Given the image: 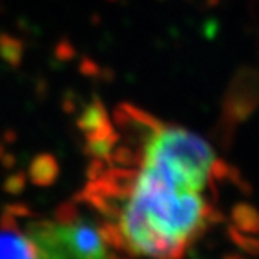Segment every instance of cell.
Returning <instances> with one entry per match:
<instances>
[{"label":"cell","instance_id":"cell-1","mask_svg":"<svg viewBox=\"0 0 259 259\" xmlns=\"http://www.w3.org/2000/svg\"><path fill=\"white\" fill-rule=\"evenodd\" d=\"M111 165L96 170L88 200L115 249L140 259H184L215 214L219 158L189 130L123 105Z\"/></svg>","mask_w":259,"mask_h":259},{"label":"cell","instance_id":"cell-2","mask_svg":"<svg viewBox=\"0 0 259 259\" xmlns=\"http://www.w3.org/2000/svg\"><path fill=\"white\" fill-rule=\"evenodd\" d=\"M25 234L35 259H115L103 227L76 215L34 222Z\"/></svg>","mask_w":259,"mask_h":259},{"label":"cell","instance_id":"cell-3","mask_svg":"<svg viewBox=\"0 0 259 259\" xmlns=\"http://www.w3.org/2000/svg\"><path fill=\"white\" fill-rule=\"evenodd\" d=\"M0 259H35L27 234L19 231H0Z\"/></svg>","mask_w":259,"mask_h":259}]
</instances>
